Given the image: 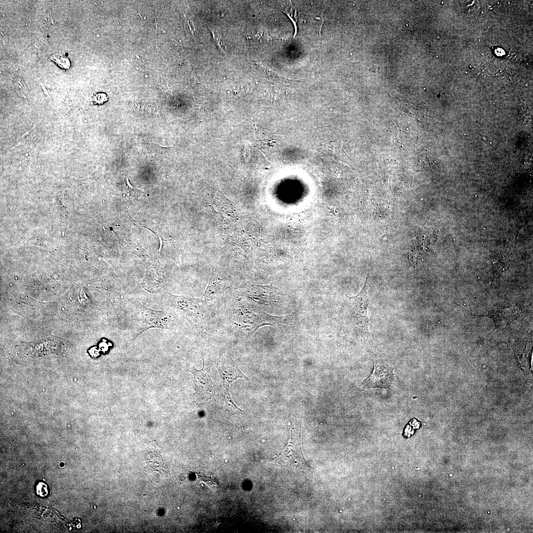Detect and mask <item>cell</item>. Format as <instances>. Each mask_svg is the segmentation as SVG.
I'll list each match as a JSON object with an SVG mask.
<instances>
[{
  "mask_svg": "<svg viewBox=\"0 0 533 533\" xmlns=\"http://www.w3.org/2000/svg\"><path fill=\"white\" fill-rule=\"evenodd\" d=\"M50 58L62 68L69 69L70 67V60L66 57L55 54L51 56Z\"/></svg>",
  "mask_w": 533,
  "mask_h": 533,
  "instance_id": "13",
  "label": "cell"
},
{
  "mask_svg": "<svg viewBox=\"0 0 533 533\" xmlns=\"http://www.w3.org/2000/svg\"><path fill=\"white\" fill-rule=\"evenodd\" d=\"M393 379L392 369L386 365L376 361L372 374L362 383L364 388H387Z\"/></svg>",
  "mask_w": 533,
  "mask_h": 533,
  "instance_id": "10",
  "label": "cell"
},
{
  "mask_svg": "<svg viewBox=\"0 0 533 533\" xmlns=\"http://www.w3.org/2000/svg\"><path fill=\"white\" fill-rule=\"evenodd\" d=\"M504 308L501 310V311L496 310L493 311L492 313H490V316L496 324H501L503 322H508L512 321V319H515L517 316V312L515 311V308Z\"/></svg>",
  "mask_w": 533,
  "mask_h": 533,
  "instance_id": "11",
  "label": "cell"
},
{
  "mask_svg": "<svg viewBox=\"0 0 533 533\" xmlns=\"http://www.w3.org/2000/svg\"><path fill=\"white\" fill-rule=\"evenodd\" d=\"M190 20H188V24H189V29H190V32L193 35V33H194V31H195V29H194V27L193 26V23H191L190 24Z\"/></svg>",
  "mask_w": 533,
  "mask_h": 533,
  "instance_id": "18",
  "label": "cell"
},
{
  "mask_svg": "<svg viewBox=\"0 0 533 533\" xmlns=\"http://www.w3.org/2000/svg\"><path fill=\"white\" fill-rule=\"evenodd\" d=\"M257 64H258V65L260 66V67H261V68L263 69V70L266 72V73L269 77H274V78H279V79L282 78L283 79H286V80H289V79H288L287 78H285V77H284L283 76H282L279 75L278 74H277V73L274 72L273 70H271L270 69H269V68H266V67H264L261 64L257 63Z\"/></svg>",
  "mask_w": 533,
  "mask_h": 533,
  "instance_id": "14",
  "label": "cell"
},
{
  "mask_svg": "<svg viewBox=\"0 0 533 533\" xmlns=\"http://www.w3.org/2000/svg\"><path fill=\"white\" fill-rule=\"evenodd\" d=\"M126 183L130 194L134 197H137L140 194L141 190L139 189L135 188L132 186H131L129 182L128 179L126 180Z\"/></svg>",
  "mask_w": 533,
  "mask_h": 533,
  "instance_id": "17",
  "label": "cell"
},
{
  "mask_svg": "<svg viewBox=\"0 0 533 533\" xmlns=\"http://www.w3.org/2000/svg\"><path fill=\"white\" fill-rule=\"evenodd\" d=\"M203 362V368L201 370L193 369L191 373L194 376L196 398L204 403L214 397L216 389L210 379L209 371L205 367L204 360Z\"/></svg>",
  "mask_w": 533,
  "mask_h": 533,
  "instance_id": "8",
  "label": "cell"
},
{
  "mask_svg": "<svg viewBox=\"0 0 533 533\" xmlns=\"http://www.w3.org/2000/svg\"><path fill=\"white\" fill-rule=\"evenodd\" d=\"M148 146L150 149L154 151L157 153L161 154L165 152L168 149V147H162L159 144H154L153 143H150L148 144Z\"/></svg>",
  "mask_w": 533,
  "mask_h": 533,
  "instance_id": "15",
  "label": "cell"
},
{
  "mask_svg": "<svg viewBox=\"0 0 533 533\" xmlns=\"http://www.w3.org/2000/svg\"><path fill=\"white\" fill-rule=\"evenodd\" d=\"M131 321L133 330L137 336L152 328L170 329L172 322L165 311L151 309L138 302L132 309Z\"/></svg>",
  "mask_w": 533,
  "mask_h": 533,
  "instance_id": "3",
  "label": "cell"
},
{
  "mask_svg": "<svg viewBox=\"0 0 533 533\" xmlns=\"http://www.w3.org/2000/svg\"><path fill=\"white\" fill-rule=\"evenodd\" d=\"M234 323L242 333L250 336L260 327L280 323L290 324L291 315L277 316L269 315L247 300H238L232 310Z\"/></svg>",
  "mask_w": 533,
  "mask_h": 533,
  "instance_id": "1",
  "label": "cell"
},
{
  "mask_svg": "<svg viewBox=\"0 0 533 533\" xmlns=\"http://www.w3.org/2000/svg\"><path fill=\"white\" fill-rule=\"evenodd\" d=\"M209 29L212 36L213 42L216 45L219 50L223 53H225L227 51V48L222 41V37L221 35L217 30H214L210 27Z\"/></svg>",
  "mask_w": 533,
  "mask_h": 533,
  "instance_id": "12",
  "label": "cell"
},
{
  "mask_svg": "<svg viewBox=\"0 0 533 533\" xmlns=\"http://www.w3.org/2000/svg\"><path fill=\"white\" fill-rule=\"evenodd\" d=\"M245 294L253 302L264 305H275L280 299V294L277 289L272 285H250L246 288Z\"/></svg>",
  "mask_w": 533,
  "mask_h": 533,
  "instance_id": "7",
  "label": "cell"
},
{
  "mask_svg": "<svg viewBox=\"0 0 533 533\" xmlns=\"http://www.w3.org/2000/svg\"><path fill=\"white\" fill-rule=\"evenodd\" d=\"M270 461L288 467L305 470L310 467L306 462L301 446V431L298 432L291 427V436L287 444L281 453L269 460Z\"/></svg>",
  "mask_w": 533,
  "mask_h": 533,
  "instance_id": "4",
  "label": "cell"
},
{
  "mask_svg": "<svg viewBox=\"0 0 533 533\" xmlns=\"http://www.w3.org/2000/svg\"><path fill=\"white\" fill-rule=\"evenodd\" d=\"M153 442L150 443L147 449L142 454L144 466L149 475L167 476L169 475L167 466L158 453L159 450L157 448V444H154Z\"/></svg>",
  "mask_w": 533,
  "mask_h": 533,
  "instance_id": "6",
  "label": "cell"
},
{
  "mask_svg": "<svg viewBox=\"0 0 533 533\" xmlns=\"http://www.w3.org/2000/svg\"><path fill=\"white\" fill-rule=\"evenodd\" d=\"M369 274L368 273L364 286L357 295L353 297L347 295L346 296L348 300L350 312L355 321L356 326L364 336L371 339L370 321L368 316L369 299L367 291Z\"/></svg>",
  "mask_w": 533,
  "mask_h": 533,
  "instance_id": "5",
  "label": "cell"
},
{
  "mask_svg": "<svg viewBox=\"0 0 533 533\" xmlns=\"http://www.w3.org/2000/svg\"><path fill=\"white\" fill-rule=\"evenodd\" d=\"M107 100V96L104 93L96 94L93 97V101L95 104H102Z\"/></svg>",
  "mask_w": 533,
  "mask_h": 533,
  "instance_id": "16",
  "label": "cell"
},
{
  "mask_svg": "<svg viewBox=\"0 0 533 533\" xmlns=\"http://www.w3.org/2000/svg\"><path fill=\"white\" fill-rule=\"evenodd\" d=\"M166 304L187 320L192 329L204 331L210 320L209 307L203 299L178 296L166 292L163 295Z\"/></svg>",
  "mask_w": 533,
  "mask_h": 533,
  "instance_id": "2",
  "label": "cell"
},
{
  "mask_svg": "<svg viewBox=\"0 0 533 533\" xmlns=\"http://www.w3.org/2000/svg\"><path fill=\"white\" fill-rule=\"evenodd\" d=\"M224 387L228 389L231 383L237 378L249 379L239 370L232 358L226 355L220 356L217 364Z\"/></svg>",
  "mask_w": 533,
  "mask_h": 533,
  "instance_id": "9",
  "label": "cell"
}]
</instances>
